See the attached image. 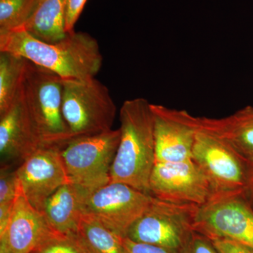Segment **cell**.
<instances>
[{
  "instance_id": "1",
  "label": "cell",
  "mask_w": 253,
  "mask_h": 253,
  "mask_svg": "<svg viewBox=\"0 0 253 253\" xmlns=\"http://www.w3.org/2000/svg\"><path fill=\"white\" fill-rule=\"evenodd\" d=\"M0 52L21 56L65 80L95 78L103 56L97 41L84 32L74 31L56 42H46L25 31L0 32Z\"/></svg>"
},
{
  "instance_id": "2",
  "label": "cell",
  "mask_w": 253,
  "mask_h": 253,
  "mask_svg": "<svg viewBox=\"0 0 253 253\" xmlns=\"http://www.w3.org/2000/svg\"><path fill=\"white\" fill-rule=\"evenodd\" d=\"M121 140L110 172V182L124 183L149 194L156 164L154 116L144 98L126 100L120 110Z\"/></svg>"
},
{
  "instance_id": "3",
  "label": "cell",
  "mask_w": 253,
  "mask_h": 253,
  "mask_svg": "<svg viewBox=\"0 0 253 253\" xmlns=\"http://www.w3.org/2000/svg\"><path fill=\"white\" fill-rule=\"evenodd\" d=\"M63 80L26 59L17 101L42 146L63 148L74 139L62 112Z\"/></svg>"
},
{
  "instance_id": "4",
  "label": "cell",
  "mask_w": 253,
  "mask_h": 253,
  "mask_svg": "<svg viewBox=\"0 0 253 253\" xmlns=\"http://www.w3.org/2000/svg\"><path fill=\"white\" fill-rule=\"evenodd\" d=\"M62 112L77 138L111 130L117 107L109 88L96 78L63 80Z\"/></svg>"
},
{
  "instance_id": "5",
  "label": "cell",
  "mask_w": 253,
  "mask_h": 253,
  "mask_svg": "<svg viewBox=\"0 0 253 253\" xmlns=\"http://www.w3.org/2000/svg\"><path fill=\"white\" fill-rule=\"evenodd\" d=\"M192 159L207 176L212 191L211 201L245 196L252 167L224 141L199 129Z\"/></svg>"
},
{
  "instance_id": "6",
  "label": "cell",
  "mask_w": 253,
  "mask_h": 253,
  "mask_svg": "<svg viewBox=\"0 0 253 253\" xmlns=\"http://www.w3.org/2000/svg\"><path fill=\"white\" fill-rule=\"evenodd\" d=\"M199 207L172 204L154 197L144 214L129 228L126 237L181 253L195 232Z\"/></svg>"
},
{
  "instance_id": "7",
  "label": "cell",
  "mask_w": 253,
  "mask_h": 253,
  "mask_svg": "<svg viewBox=\"0 0 253 253\" xmlns=\"http://www.w3.org/2000/svg\"><path fill=\"white\" fill-rule=\"evenodd\" d=\"M121 140L120 129L74 138L61 149L70 181L94 191L110 182Z\"/></svg>"
},
{
  "instance_id": "8",
  "label": "cell",
  "mask_w": 253,
  "mask_h": 253,
  "mask_svg": "<svg viewBox=\"0 0 253 253\" xmlns=\"http://www.w3.org/2000/svg\"><path fill=\"white\" fill-rule=\"evenodd\" d=\"M151 195L124 183L109 182L93 191L83 214H88L122 237L152 202Z\"/></svg>"
},
{
  "instance_id": "9",
  "label": "cell",
  "mask_w": 253,
  "mask_h": 253,
  "mask_svg": "<svg viewBox=\"0 0 253 253\" xmlns=\"http://www.w3.org/2000/svg\"><path fill=\"white\" fill-rule=\"evenodd\" d=\"M149 193L161 201L199 208L212 198L207 176L193 159L156 162L150 176Z\"/></svg>"
},
{
  "instance_id": "10",
  "label": "cell",
  "mask_w": 253,
  "mask_h": 253,
  "mask_svg": "<svg viewBox=\"0 0 253 253\" xmlns=\"http://www.w3.org/2000/svg\"><path fill=\"white\" fill-rule=\"evenodd\" d=\"M195 231L208 239L227 238L253 250V209L244 195L199 208Z\"/></svg>"
},
{
  "instance_id": "11",
  "label": "cell",
  "mask_w": 253,
  "mask_h": 253,
  "mask_svg": "<svg viewBox=\"0 0 253 253\" xmlns=\"http://www.w3.org/2000/svg\"><path fill=\"white\" fill-rule=\"evenodd\" d=\"M62 149L42 146L16 168L21 191L37 211L41 212L50 196L71 181L61 157Z\"/></svg>"
},
{
  "instance_id": "12",
  "label": "cell",
  "mask_w": 253,
  "mask_h": 253,
  "mask_svg": "<svg viewBox=\"0 0 253 253\" xmlns=\"http://www.w3.org/2000/svg\"><path fill=\"white\" fill-rule=\"evenodd\" d=\"M156 162H181L193 158L199 119L185 110L151 104Z\"/></svg>"
},
{
  "instance_id": "13",
  "label": "cell",
  "mask_w": 253,
  "mask_h": 253,
  "mask_svg": "<svg viewBox=\"0 0 253 253\" xmlns=\"http://www.w3.org/2000/svg\"><path fill=\"white\" fill-rule=\"evenodd\" d=\"M54 232L42 213L28 203L20 187L9 220L0 232V253H31Z\"/></svg>"
},
{
  "instance_id": "14",
  "label": "cell",
  "mask_w": 253,
  "mask_h": 253,
  "mask_svg": "<svg viewBox=\"0 0 253 253\" xmlns=\"http://www.w3.org/2000/svg\"><path fill=\"white\" fill-rule=\"evenodd\" d=\"M42 147L22 106L16 104L0 116L1 166L17 168L37 150Z\"/></svg>"
},
{
  "instance_id": "15",
  "label": "cell",
  "mask_w": 253,
  "mask_h": 253,
  "mask_svg": "<svg viewBox=\"0 0 253 253\" xmlns=\"http://www.w3.org/2000/svg\"><path fill=\"white\" fill-rule=\"evenodd\" d=\"M92 192L70 181L51 195L41 211L51 229L63 235H78L86 200Z\"/></svg>"
},
{
  "instance_id": "16",
  "label": "cell",
  "mask_w": 253,
  "mask_h": 253,
  "mask_svg": "<svg viewBox=\"0 0 253 253\" xmlns=\"http://www.w3.org/2000/svg\"><path fill=\"white\" fill-rule=\"evenodd\" d=\"M199 129L217 136L253 166V106L221 118L198 117Z\"/></svg>"
},
{
  "instance_id": "17",
  "label": "cell",
  "mask_w": 253,
  "mask_h": 253,
  "mask_svg": "<svg viewBox=\"0 0 253 253\" xmlns=\"http://www.w3.org/2000/svg\"><path fill=\"white\" fill-rule=\"evenodd\" d=\"M68 0H37L33 12L22 27L25 31L46 42H56L67 36L65 15Z\"/></svg>"
},
{
  "instance_id": "18",
  "label": "cell",
  "mask_w": 253,
  "mask_h": 253,
  "mask_svg": "<svg viewBox=\"0 0 253 253\" xmlns=\"http://www.w3.org/2000/svg\"><path fill=\"white\" fill-rule=\"evenodd\" d=\"M78 236L87 253H128L123 238L88 214H82Z\"/></svg>"
},
{
  "instance_id": "19",
  "label": "cell",
  "mask_w": 253,
  "mask_h": 253,
  "mask_svg": "<svg viewBox=\"0 0 253 253\" xmlns=\"http://www.w3.org/2000/svg\"><path fill=\"white\" fill-rule=\"evenodd\" d=\"M25 63L21 56L0 52V116L16 104Z\"/></svg>"
},
{
  "instance_id": "20",
  "label": "cell",
  "mask_w": 253,
  "mask_h": 253,
  "mask_svg": "<svg viewBox=\"0 0 253 253\" xmlns=\"http://www.w3.org/2000/svg\"><path fill=\"white\" fill-rule=\"evenodd\" d=\"M20 192L16 168L1 166L0 169V232L6 227Z\"/></svg>"
},
{
  "instance_id": "21",
  "label": "cell",
  "mask_w": 253,
  "mask_h": 253,
  "mask_svg": "<svg viewBox=\"0 0 253 253\" xmlns=\"http://www.w3.org/2000/svg\"><path fill=\"white\" fill-rule=\"evenodd\" d=\"M37 0H0V32L19 29L30 18Z\"/></svg>"
},
{
  "instance_id": "22",
  "label": "cell",
  "mask_w": 253,
  "mask_h": 253,
  "mask_svg": "<svg viewBox=\"0 0 253 253\" xmlns=\"http://www.w3.org/2000/svg\"><path fill=\"white\" fill-rule=\"evenodd\" d=\"M31 253H87L78 235L54 232L38 245Z\"/></svg>"
},
{
  "instance_id": "23",
  "label": "cell",
  "mask_w": 253,
  "mask_h": 253,
  "mask_svg": "<svg viewBox=\"0 0 253 253\" xmlns=\"http://www.w3.org/2000/svg\"><path fill=\"white\" fill-rule=\"evenodd\" d=\"M217 253H253V250L246 245L227 238L209 239Z\"/></svg>"
},
{
  "instance_id": "24",
  "label": "cell",
  "mask_w": 253,
  "mask_h": 253,
  "mask_svg": "<svg viewBox=\"0 0 253 253\" xmlns=\"http://www.w3.org/2000/svg\"><path fill=\"white\" fill-rule=\"evenodd\" d=\"M87 0H68L65 15V28L67 33L75 31V26L84 9Z\"/></svg>"
},
{
  "instance_id": "25",
  "label": "cell",
  "mask_w": 253,
  "mask_h": 253,
  "mask_svg": "<svg viewBox=\"0 0 253 253\" xmlns=\"http://www.w3.org/2000/svg\"><path fill=\"white\" fill-rule=\"evenodd\" d=\"M181 253H217L209 239L196 231L189 244Z\"/></svg>"
},
{
  "instance_id": "26",
  "label": "cell",
  "mask_w": 253,
  "mask_h": 253,
  "mask_svg": "<svg viewBox=\"0 0 253 253\" xmlns=\"http://www.w3.org/2000/svg\"><path fill=\"white\" fill-rule=\"evenodd\" d=\"M123 244L128 253H179L152 245L136 243L128 238H123Z\"/></svg>"
},
{
  "instance_id": "27",
  "label": "cell",
  "mask_w": 253,
  "mask_h": 253,
  "mask_svg": "<svg viewBox=\"0 0 253 253\" xmlns=\"http://www.w3.org/2000/svg\"><path fill=\"white\" fill-rule=\"evenodd\" d=\"M251 167L252 169H251V179H250L249 187L245 194V197L249 201V204L253 209V166Z\"/></svg>"
}]
</instances>
